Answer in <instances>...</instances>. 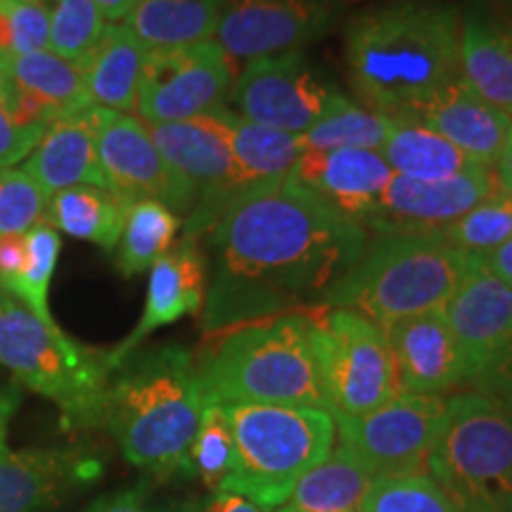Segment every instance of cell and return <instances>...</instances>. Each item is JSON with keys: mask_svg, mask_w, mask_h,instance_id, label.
Here are the masks:
<instances>
[{"mask_svg": "<svg viewBox=\"0 0 512 512\" xmlns=\"http://www.w3.org/2000/svg\"><path fill=\"white\" fill-rule=\"evenodd\" d=\"M368 238L292 178L240 192L209 230L204 330L323 309Z\"/></svg>", "mask_w": 512, "mask_h": 512, "instance_id": "6da1fadb", "label": "cell"}, {"mask_svg": "<svg viewBox=\"0 0 512 512\" xmlns=\"http://www.w3.org/2000/svg\"><path fill=\"white\" fill-rule=\"evenodd\" d=\"M344 62L358 100L411 114L460 79V10L441 0H384L349 17Z\"/></svg>", "mask_w": 512, "mask_h": 512, "instance_id": "7a4b0ae2", "label": "cell"}, {"mask_svg": "<svg viewBox=\"0 0 512 512\" xmlns=\"http://www.w3.org/2000/svg\"><path fill=\"white\" fill-rule=\"evenodd\" d=\"M207 408L197 361L185 347L131 351L112 368L102 427L131 465L157 479L192 475L190 448Z\"/></svg>", "mask_w": 512, "mask_h": 512, "instance_id": "3957f363", "label": "cell"}, {"mask_svg": "<svg viewBox=\"0 0 512 512\" xmlns=\"http://www.w3.org/2000/svg\"><path fill=\"white\" fill-rule=\"evenodd\" d=\"M209 337L195 358L207 403L328 408L311 347V311L249 320Z\"/></svg>", "mask_w": 512, "mask_h": 512, "instance_id": "277c9868", "label": "cell"}, {"mask_svg": "<svg viewBox=\"0 0 512 512\" xmlns=\"http://www.w3.org/2000/svg\"><path fill=\"white\" fill-rule=\"evenodd\" d=\"M475 264L439 233L370 235L358 264L325 299V309H351L380 328L444 309Z\"/></svg>", "mask_w": 512, "mask_h": 512, "instance_id": "5b68a950", "label": "cell"}, {"mask_svg": "<svg viewBox=\"0 0 512 512\" xmlns=\"http://www.w3.org/2000/svg\"><path fill=\"white\" fill-rule=\"evenodd\" d=\"M235 441V470L219 494L247 498L264 510L285 505L299 479L337 444L328 408L278 403L221 406Z\"/></svg>", "mask_w": 512, "mask_h": 512, "instance_id": "8992f818", "label": "cell"}, {"mask_svg": "<svg viewBox=\"0 0 512 512\" xmlns=\"http://www.w3.org/2000/svg\"><path fill=\"white\" fill-rule=\"evenodd\" d=\"M0 366L53 401L69 430L102 427L110 358L34 316L10 292H0Z\"/></svg>", "mask_w": 512, "mask_h": 512, "instance_id": "52a82bcc", "label": "cell"}, {"mask_svg": "<svg viewBox=\"0 0 512 512\" xmlns=\"http://www.w3.org/2000/svg\"><path fill=\"white\" fill-rule=\"evenodd\" d=\"M430 477L460 512H503L512 496V411L489 396L446 399Z\"/></svg>", "mask_w": 512, "mask_h": 512, "instance_id": "ba28073f", "label": "cell"}, {"mask_svg": "<svg viewBox=\"0 0 512 512\" xmlns=\"http://www.w3.org/2000/svg\"><path fill=\"white\" fill-rule=\"evenodd\" d=\"M311 347L332 415H363L401 394L384 328L351 309L311 311Z\"/></svg>", "mask_w": 512, "mask_h": 512, "instance_id": "9c48e42d", "label": "cell"}, {"mask_svg": "<svg viewBox=\"0 0 512 512\" xmlns=\"http://www.w3.org/2000/svg\"><path fill=\"white\" fill-rule=\"evenodd\" d=\"M147 128L159 155L195 200L183 221V238L200 242V235L214 228L223 209L242 192L233 155V112L223 107L188 121Z\"/></svg>", "mask_w": 512, "mask_h": 512, "instance_id": "30bf717a", "label": "cell"}, {"mask_svg": "<svg viewBox=\"0 0 512 512\" xmlns=\"http://www.w3.org/2000/svg\"><path fill=\"white\" fill-rule=\"evenodd\" d=\"M233 81V62L214 38L150 50L140 74L136 110L147 126L219 112L230 100Z\"/></svg>", "mask_w": 512, "mask_h": 512, "instance_id": "8fae6325", "label": "cell"}, {"mask_svg": "<svg viewBox=\"0 0 512 512\" xmlns=\"http://www.w3.org/2000/svg\"><path fill=\"white\" fill-rule=\"evenodd\" d=\"M446 399L399 394L363 415H332L339 444L366 460L375 479L430 475V453Z\"/></svg>", "mask_w": 512, "mask_h": 512, "instance_id": "7c38bea8", "label": "cell"}, {"mask_svg": "<svg viewBox=\"0 0 512 512\" xmlns=\"http://www.w3.org/2000/svg\"><path fill=\"white\" fill-rule=\"evenodd\" d=\"M339 95L304 53L266 55L249 60L233 81L230 112L259 126L304 133Z\"/></svg>", "mask_w": 512, "mask_h": 512, "instance_id": "4fadbf2b", "label": "cell"}, {"mask_svg": "<svg viewBox=\"0 0 512 512\" xmlns=\"http://www.w3.org/2000/svg\"><path fill=\"white\" fill-rule=\"evenodd\" d=\"M349 0H223L214 41L233 60L304 53L342 22Z\"/></svg>", "mask_w": 512, "mask_h": 512, "instance_id": "5bb4252c", "label": "cell"}, {"mask_svg": "<svg viewBox=\"0 0 512 512\" xmlns=\"http://www.w3.org/2000/svg\"><path fill=\"white\" fill-rule=\"evenodd\" d=\"M95 131L107 190L128 202L157 200L176 211L183 221L188 219L195 200L159 155L143 119L95 107Z\"/></svg>", "mask_w": 512, "mask_h": 512, "instance_id": "9a60e30c", "label": "cell"}, {"mask_svg": "<svg viewBox=\"0 0 512 512\" xmlns=\"http://www.w3.org/2000/svg\"><path fill=\"white\" fill-rule=\"evenodd\" d=\"M498 190L489 166L441 181L392 176L380 207L366 226L368 233H437Z\"/></svg>", "mask_w": 512, "mask_h": 512, "instance_id": "2e32d148", "label": "cell"}, {"mask_svg": "<svg viewBox=\"0 0 512 512\" xmlns=\"http://www.w3.org/2000/svg\"><path fill=\"white\" fill-rule=\"evenodd\" d=\"M444 316L463 356L470 387L512 339V287L475 259L444 306Z\"/></svg>", "mask_w": 512, "mask_h": 512, "instance_id": "e0dca14e", "label": "cell"}, {"mask_svg": "<svg viewBox=\"0 0 512 512\" xmlns=\"http://www.w3.org/2000/svg\"><path fill=\"white\" fill-rule=\"evenodd\" d=\"M394 171L380 150H304L290 178L347 219L366 228Z\"/></svg>", "mask_w": 512, "mask_h": 512, "instance_id": "ac0fdd59", "label": "cell"}, {"mask_svg": "<svg viewBox=\"0 0 512 512\" xmlns=\"http://www.w3.org/2000/svg\"><path fill=\"white\" fill-rule=\"evenodd\" d=\"M401 394L439 396L467 387L460 349L444 309L418 313L384 328Z\"/></svg>", "mask_w": 512, "mask_h": 512, "instance_id": "d6986e66", "label": "cell"}, {"mask_svg": "<svg viewBox=\"0 0 512 512\" xmlns=\"http://www.w3.org/2000/svg\"><path fill=\"white\" fill-rule=\"evenodd\" d=\"M207 280V256L200 249V242L183 238L181 245H176L150 268L143 316L131 335L107 354L110 366H117L121 358L136 351L152 332L164 325L202 313L207 302Z\"/></svg>", "mask_w": 512, "mask_h": 512, "instance_id": "ffe728a7", "label": "cell"}, {"mask_svg": "<svg viewBox=\"0 0 512 512\" xmlns=\"http://www.w3.org/2000/svg\"><path fill=\"white\" fill-rule=\"evenodd\" d=\"M79 448L0 453V512H48L93 475Z\"/></svg>", "mask_w": 512, "mask_h": 512, "instance_id": "44dd1931", "label": "cell"}, {"mask_svg": "<svg viewBox=\"0 0 512 512\" xmlns=\"http://www.w3.org/2000/svg\"><path fill=\"white\" fill-rule=\"evenodd\" d=\"M406 117H415L434 128L467 157L489 169H494L501 157L512 124V117L472 91L463 76L434 93Z\"/></svg>", "mask_w": 512, "mask_h": 512, "instance_id": "7402d4cb", "label": "cell"}, {"mask_svg": "<svg viewBox=\"0 0 512 512\" xmlns=\"http://www.w3.org/2000/svg\"><path fill=\"white\" fill-rule=\"evenodd\" d=\"M460 76L512 117V27L484 0L460 10Z\"/></svg>", "mask_w": 512, "mask_h": 512, "instance_id": "603a6c76", "label": "cell"}, {"mask_svg": "<svg viewBox=\"0 0 512 512\" xmlns=\"http://www.w3.org/2000/svg\"><path fill=\"white\" fill-rule=\"evenodd\" d=\"M41 185L43 195L74 188V185H98L107 188L98 157V131H95V107L74 117L55 121L24 169Z\"/></svg>", "mask_w": 512, "mask_h": 512, "instance_id": "cb8c5ba5", "label": "cell"}, {"mask_svg": "<svg viewBox=\"0 0 512 512\" xmlns=\"http://www.w3.org/2000/svg\"><path fill=\"white\" fill-rule=\"evenodd\" d=\"M147 53L145 43L124 22L107 24L95 48L79 62L93 105L124 114L136 110Z\"/></svg>", "mask_w": 512, "mask_h": 512, "instance_id": "d4e9b609", "label": "cell"}, {"mask_svg": "<svg viewBox=\"0 0 512 512\" xmlns=\"http://www.w3.org/2000/svg\"><path fill=\"white\" fill-rule=\"evenodd\" d=\"M380 152L396 176L415 181H441L482 166L434 128L406 114L392 117V131Z\"/></svg>", "mask_w": 512, "mask_h": 512, "instance_id": "484cf974", "label": "cell"}, {"mask_svg": "<svg viewBox=\"0 0 512 512\" xmlns=\"http://www.w3.org/2000/svg\"><path fill=\"white\" fill-rule=\"evenodd\" d=\"M375 475L349 446L335 444L330 456L299 479L285 505L299 512H361Z\"/></svg>", "mask_w": 512, "mask_h": 512, "instance_id": "4316f807", "label": "cell"}, {"mask_svg": "<svg viewBox=\"0 0 512 512\" xmlns=\"http://www.w3.org/2000/svg\"><path fill=\"white\" fill-rule=\"evenodd\" d=\"M223 0H136L124 24L147 50L181 48L216 36Z\"/></svg>", "mask_w": 512, "mask_h": 512, "instance_id": "83f0119b", "label": "cell"}, {"mask_svg": "<svg viewBox=\"0 0 512 512\" xmlns=\"http://www.w3.org/2000/svg\"><path fill=\"white\" fill-rule=\"evenodd\" d=\"M128 207L131 202L117 192L98 185H74L50 197L43 219L76 240L93 242L112 252L124 233Z\"/></svg>", "mask_w": 512, "mask_h": 512, "instance_id": "f1b7e54d", "label": "cell"}, {"mask_svg": "<svg viewBox=\"0 0 512 512\" xmlns=\"http://www.w3.org/2000/svg\"><path fill=\"white\" fill-rule=\"evenodd\" d=\"M0 69L24 91L48 102L60 119L91 110L93 100L86 91L79 64L62 60L50 50L29 55L0 57Z\"/></svg>", "mask_w": 512, "mask_h": 512, "instance_id": "f546056e", "label": "cell"}, {"mask_svg": "<svg viewBox=\"0 0 512 512\" xmlns=\"http://www.w3.org/2000/svg\"><path fill=\"white\" fill-rule=\"evenodd\" d=\"M302 152L299 133L252 124L233 114V155L242 192L290 178Z\"/></svg>", "mask_w": 512, "mask_h": 512, "instance_id": "4dcf8cb0", "label": "cell"}, {"mask_svg": "<svg viewBox=\"0 0 512 512\" xmlns=\"http://www.w3.org/2000/svg\"><path fill=\"white\" fill-rule=\"evenodd\" d=\"M183 219L157 200H136L128 207L119 240L117 271L126 278L150 271L176 245Z\"/></svg>", "mask_w": 512, "mask_h": 512, "instance_id": "1f68e13d", "label": "cell"}, {"mask_svg": "<svg viewBox=\"0 0 512 512\" xmlns=\"http://www.w3.org/2000/svg\"><path fill=\"white\" fill-rule=\"evenodd\" d=\"M392 131V117L363 102L339 95L328 112L313 124L309 131L299 133L304 150H380Z\"/></svg>", "mask_w": 512, "mask_h": 512, "instance_id": "d6a6232c", "label": "cell"}, {"mask_svg": "<svg viewBox=\"0 0 512 512\" xmlns=\"http://www.w3.org/2000/svg\"><path fill=\"white\" fill-rule=\"evenodd\" d=\"M27 247L29 254L22 273L3 283V290L17 297L34 316L46 320V323H55L48 306V287L53 280L57 259H60V233L46 219H41L27 233Z\"/></svg>", "mask_w": 512, "mask_h": 512, "instance_id": "836d02e7", "label": "cell"}, {"mask_svg": "<svg viewBox=\"0 0 512 512\" xmlns=\"http://www.w3.org/2000/svg\"><path fill=\"white\" fill-rule=\"evenodd\" d=\"M437 233L463 254L482 259L512 238V195L498 188Z\"/></svg>", "mask_w": 512, "mask_h": 512, "instance_id": "e575fe53", "label": "cell"}, {"mask_svg": "<svg viewBox=\"0 0 512 512\" xmlns=\"http://www.w3.org/2000/svg\"><path fill=\"white\" fill-rule=\"evenodd\" d=\"M50 12V53L79 64L105 34L107 19L93 0H43Z\"/></svg>", "mask_w": 512, "mask_h": 512, "instance_id": "d590c367", "label": "cell"}, {"mask_svg": "<svg viewBox=\"0 0 512 512\" xmlns=\"http://www.w3.org/2000/svg\"><path fill=\"white\" fill-rule=\"evenodd\" d=\"M192 475L207 486L211 494H219L223 484L235 470V441L230 425L219 403H207L200 430L190 448Z\"/></svg>", "mask_w": 512, "mask_h": 512, "instance_id": "8d00e7d4", "label": "cell"}, {"mask_svg": "<svg viewBox=\"0 0 512 512\" xmlns=\"http://www.w3.org/2000/svg\"><path fill=\"white\" fill-rule=\"evenodd\" d=\"M361 512H460L430 475L380 477L370 486Z\"/></svg>", "mask_w": 512, "mask_h": 512, "instance_id": "74e56055", "label": "cell"}, {"mask_svg": "<svg viewBox=\"0 0 512 512\" xmlns=\"http://www.w3.org/2000/svg\"><path fill=\"white\" fill-rule=\"evenodd\" d=\"M48 197L27 171H0V238L24 235L46 214Z\"/></svg>", "mask_w": 512, "mask_h": 512, "instance_id": "f35d334b", "label": "cell"}, {"mask_svg": "<svg viewBox=\"0 0 512 512\" xmlns=\"http://www.w3.org/2000/svg\"><path fill=\"white\" fill-rule=\"evenodd\" d=\"M12 29V55L50 50V12L43 0H0Z\"/></svg>", "mask_w": 512, "mask_h": 512, "instance_id": "ab89813d", "label": "cell"}, {"mask_svg": "<svg viewBox=\"0 0 512 512\" xmlns=\"http://www.w3.org/2000/svg\"><path fill=\"white\" fill-rule=\"evenodd\" d=\"M83 512H200L195 503H159L150 498L145 482L105 494L88 505Z\"/></svg>", "mask_w": 512, "mask_h": 512, "instance_id": "60d3db41", "label": "cell"}, {"mask_svg": "<svg viewBox=\"0 0 512 512\" xmlns=\"http://www.w3.org/2000/svg\"><path fill=\"white\" fill-rule=\"evenodd\" d=\"M46 126H17L0 98V171L29 157L46 136Z\"/></svg>", "mask_w": 512, "mask_h": 512, "instance_id": "b9f144b4", "label": "cell"}, {"mask_svg": "<svg viewBox=\"0 0 512 512\" xmlns=\"http://www.w3.org/2000/svg\"><path fill=\"white\" fill-rule=\"evenodd\" d=\"M470 389L503 403L505 408L512 411V339L505 344L501 354L491 361V366L470 384Z\"/></svg>", "mask_w": 512, "mask_h": 512, "instance_id": "7bdbcfd3", "label": "cell"}, {"mask_svg": "<svg viewBox=\"0 0 512 512\" xmlns=\"http://www.w3.org/2000/svg\"><path fill=\"white\" fill-rule=\"evenodd\" d=\"M27 233L24 235H3L0 238V285L8 283L17 273H22L27 264Z\"/></svg>", "mask_w": 512, "mask_h": 512, "instance_id": "ee69618b", "label": "cell"}, {"mask_svg": "<svg viewBox=\"0 0 512 512\" xmlns=\"http://www.w3.org/2000/svg\"><path fill=\"white\" fill-rule=\"evenodd\" d=\"M489 273H494L501 283L512 287V238L505 240L501 247L479 259Z\"/></svg>", "mask_w": 512, "mask_h": 512, "instance_id": "f6af8a7d", "label": "cell"}, {"mask_svg": "<svg viewBox=\"0 0 512 512\" xmlns=\"http://www.w3.org/2000/svg\"><path fill=\"white\" fill-rule=\"evenodd\" d=\"M202 512H264V508L235 494H214Z\"/></svg>", "mask_w": 512, "mask_h": 512, "instance_id": "bcb514c9", "label": "cell"}, {"mask_svg": "<svg viewBox=\"0 0 512 512\" xmlns=\"http://www.w3.org/2000/svg\"><path fill=\"white\" fill-rule=\"evenodd\" d=\"M494 171H496L498 188H501L503 192H508V195H512V124L508 128V138H505L503 152H501V157H498Z\"/></svg>", "mask_w": 512, "mask_h": 512, "instance_id": "7dc6e473", "label": "cell"}, {"mask_svg": "<svg viewBox=\"0 0 512 512\" xmlns=\"http://www.w3.org/2000/svg\"><path fill=\"white\" fill-rule=\"evenodd\" d=\"M17 408L15 392H0V453L8 451V422Z\"/></svg>", "mask_w": 512, "mask_h": 512, "instance_id": "c3c4849f", "label": "cell"}, {"mask_svg": "<svg viewBox=\"0 0 512 512\" xmlns=\"http://www.w3.org/2000/svg\"><path fill=\"white\" fill-rule=\"evenodd\" d=\"M93 3L98 5L107 22L119 24V22H124V19L128 17V12L133 10L136 0H93Z\"/></svg>", "mask_w": 512, "mask_h": 512, "instance_id": "681fc988", "label": "cell"}, {"mask_svg": "<svg viewBox=\"0 0 512 512\" xmlns=\"http://www.w3.org/2000/svg\"><path fill=\"white\" fill-rule=\"evenodd\" d=\"M12 55V29L10 19L5 15L3 5H0V57Z\"/></svg>", "mask_w": 512, "mask_h": 512, "instance_id": "f907efd6", "label": "cell"}, {"mask_svg": "<svg viewBox=\"0 0 512 512\" xmlns=\"http://www.w3.org/2000/svg\"><path fill=\"white\" fill-rule=\"evenodd\" d=\"M505 8H508V10H505V22H508L510 24V27H512V0H508V5H505Z\"/></svg>", "mask_w": 512, "mask_h": 512, "instance_id": "816d5d0a", "label": "cell"}, {"mask_svg": "<svg viewBox=\"0 0 512 512\" xmlns=\"http://www.w3.org/2000/svg\"><path fill=\"white\" fill-rule=\"evenodd\" d=\"M273 512H299V510H292V508H287V505H280V508H275Z\"/></svg>", "mask_w": 512, "mask_h": 512, "instance_id": "f5cc1de1", "label": "cell"}, {"mask_svg": "<svg viewBox=\"0 0 512 512\" xmlns=\"http://www.w3.org/2000/svg\"><path fill=\"white\" fill-rule=\"evenodd\" d=\"M503 512H512V496L508 498V503H505V510Z\"/></svg>", "mask_w": 512, "mask_h": 512, "instance_id": "db71d44e", "label": "cell"}]
</instances>
